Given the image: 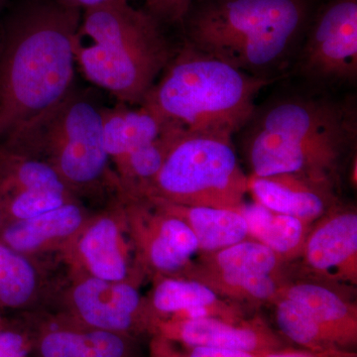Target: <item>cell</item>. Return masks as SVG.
<instances>
[{"label":"cell","instance_id":"cell-1","mask_svg":"<svg viewBox=\"0 0 357 357\" xmlns=\"http://www.w3.org/2000/svg\"><path fill=\"white\" fill-rule=\"evenodd\" d=\"M243 130L250 175L292 174L337 192L356 147V105L328 95L285 96L256 109Z\"/></svg>","mask_w":357,"mask_h":357},{"label":"cell","instance_id":"cell-2","mask_svg":"<svg viewBox=\"0 0 357 357\" xmlns=\"http://www.w3.org/2000/svg\"><path fill=\"white\" fill-rule=\"evenodd\" d=\"M81 9L23 0L0 23V144L74 88Z\"/></svg>","mask_w":357,"mask_h":357},{"label":"cell","instance_id":"cell-3","mask_svg":"<svg viewBox=\"0 0 357 357\" xmlns=\"http://www.w3.org/2000/svg\"><path fill=\"white\" fill-rule=\"evenodd\" d=\"M319 0H196L185 43L252 76L279 79Z\"/></svg>","mask_w":357,"mask_h":357},{"label":"cell","instance_id":"cell-4","mask_svg":"<svg viewBox=\"0 0 357 357\" xmlns=\"http://www.w3.org/2000/svg\"><path fill=\"white\" fill-rule=\"evenodd\" d=\"M174 53L163 24L128 0L84 9L74 40L84 77L128 105H141Z\"/></svg>","mask_w":357,"mask_h":357},{"label":"cell","instance_id":"cell-5","mask_svg":"<svg viewBox=\"0 0 357 357\" xmlns=\"http://www.w3.org/2000/svg\"><path fill=\"white\" fill-rule=\"evenodd\" d=\"M276 81L249 75L185 43L142 105L185 132L234 137L255 115L258 95Z\"/></svg>","mask_w":357,"mask_h":357},{"label":"cell","instance_id":"cell-6","mask_svg":"<svg viewBox=\"0 0 357 357\" xmlns=\"http://www.w3.org/2000/svg\"><path fill=\"white\" fill-rule=\"evenodd\" d=\"M103 109L89 91L74 86L0 146L49 164L77 197L102 188L119 195V178L103 144Z\"/></svg>","mask_w":357,"mask_h":357},{"label":"cell","instance_id":"cell-7","mask_svg":"<svg viewBox=\"0 0 357 357\" xmlns=\"http://www.w3.org/2000/svg\"><path fill=\"white\" fill-rule=\"evenodd\" d=\"M248 194V176L231 136L184 132L140 198L191 206L238 210Z\"/></svg>","mask_w":357,"mask_h":357},{"label":"cell","instance_id":"cell-8","mask_svg":"<svg viewBox=\"0 0 357 357\" xmlns=\"http://www.w3.org/2000/svg\"><path fill=\"white\" fill-rule=\"evenodd\" d=\"M295 58V72L314 86L356 83L357 0H319Z\"/></svg>","mask_w":357,"mask_h":357},{"label":"cell","instance_id":"cell-9","mask_svg":"<svg viewBox=\"0 0 357 357\" xmlns=\"http://www.w3.org/2000/svg\"><path fill=\"white\" fill-rule=\"evenodd\" d=\"M119 197L136 266L144 279L184 272L199 253L196 237L187 225L149 199Z\"/></svg>","mask_w":357,"mask_h":357},{"label":"cell","instance_id":"cell-10","mask_svg":"<svg viewBox=\"0 0 357 357\" xmlns=\"http://www.w3.org/2000/svg\"><path fill=\"white\" fill-rule=\"evenodd\" d=\"M141 284L72 276L64 296V318L89 328L138 338L155 333V319L148 309Z\"/></svg>","mask_w":357,"mask_h":357},{"label":"cell","instance_id":"cell-11","mask_svg":"<svg viewBox=\"0 0 357 357\" xmlns=\"http://www.w3.org/2000/svg\"><path fill=\"white\" fill-rule=\"evenodd\" d=\"M60 255L70 267L72 276L139 284L144 280L136 266L119 195L109 208L89 215Z\"/></svg>","mask_w":357,"mask_h":357},{"label":"cell","instance_id":"cell-12","mask_svg":"<svg viewBox=\"0 0 357 357\" xmlns=\"http://www.w3.org/2000/svg\"><path fill=\"white\" fill-rule=\"evenodd\" d=\"M290 265L303 279L342 289L357 285V213L337 204L311 225L300 257Z\"/></svg>","mask_w":357,"mask_h":357},{"label":"cell","instance_id":"cell-13","mask_svg":"<svg viewBox=\"0 0 357 357\" xmlns=\"http://www.w3.org/2000/svg\"><path fill=\"white\" fill-rule=\"evenodd\" d=\"M77 198L49 164L0 146V206L6 220L37 217Z\"/></svg>","mask_w":357,"mask_h":357},{"label":"cell","instance_id":"cell-14","mask_svg":"<svg viewBox=\"0 0 357 357\" xmlns=\"http://www.w3.org/2000/svg\"><path fill=\"white\" fill-rule=\"evenodd\" d=\"M154 335L191 347H217L269 354L285 347L283 340L260 316L239 321L218 318L165 319L157 321Z\"/></svg>","mask_w":357,"mask_h":357},{"label":"cell","instance_id":"cell-15","mask_svg":"<svg viewBox=\"0 0 357 357\" xmlns=\"http://www.w3.org/2000/svg\"><path fill=\"white\" fill-rule=\"evenodd\" d=\"M347 290L309 279L287 278L278 297L304 307L340 351L356 352L357 305Z\"/></svg>","mask_w":357,"mask_h":357},{"label":"cell","instance_id":"cell-16","mask_svg":"<svg viewBox=\"0 0 357 357\" xmlns=\"http://www.w3.org/2000/svg\"><path fill=\"white\" fill-rule=\"evenodd\" d=\"M89 215L79 199L70 202L37 217L3 223L0 243L31 259L45 253L60 255Z\"/></svg>","mask_w":357,"mask_h":357},{"label":"cell","instance_id":"cell-17","mask_svg":"<svg viewBox=\"0 0 357 357\" xmlns=\"http://www.w3.org/2000/svg\"><path fill=\"white\" fill-rule=\"evenodd\" d=\"M33 347L40 357H140L137 338L59 319L39 331Z\"/></svg>","mask_w":357,"mask_h":357},{"label":"cell","instance_id":"cell-18","mask_svg":"<svg viewBox=\"0 0 357 357\" xmlns=\"http://www.w3.org/2000/svg\"><path fill=\"white\" fill-rule=\"evenodd\" d=\"M253 201L269 210L314 223L337 203V192L292 174L248 175Z\"/></svg>","mask_w":357,"mask_h":357},{"label":"cell","instance_id":"cell-19","mask_svg":"<svg viewBox=\"0 0 357 357\" xmlns=\"http://www.w3.org/2000/svg\"><path fill=\"white\" fill-rule=\"evenodd\" d=\"M147 199L187 225L198 243V255L215 252L249 238L248 225L238 210L184 206Z\"/></svg>","mask_w":357,"mask_h":357},{"label":"cell","instance_id":"cell-20","mask_svg":"<svg viewBox=\"0 0 357 357\" xmlns=\"http://www.w3.org/2000/svg\"><path fill=\"white\" fill-rule=\"evenodd\" d=\"M172 126L144 105L130 109L128 105L119 102L112 109L105 107L103 144L112 164L129 152L156 139Z\"/></svg>","mask_w":357,"mask_h":357},{"label":"cell","instance_id":"cell-21","mask_svg":"<svg viewBox=\"0 0 357 357\" xmlns=\"http://www.w3.org/2000/svg\"><path fill=\"white\" fill-rule=\"evenodd\" d=\"M238 211L248 225L249 238L271 249L287 264L300 257L311 223L269 210L255 201L245 202Z\"/></svg>","mask_w":357,"mask_h":357},{"label":"cell","instance_id":"cell-22","mask_svg":"<svg viewBox=\"0 0 357 357\" xmlns=\"http://www.w3.org/2000/svg\"><path fill=\"white\" fill-rule=\"evenodd\" d=\"M177 276L194 279L208 286L222 299L243 307L272 305L287 276L253 273H232L204 269L191 263Z\"/></svg>","mask_w":357,"mask_h":357},{"label":"cell","instance_id":"cell-23","mask_svg":"<svg viewBox=\"0 0 357 357\" xmlns=\"http://www.w3.org/2000/svg\"><path fill=\"white\" fill-rule=\"evenodd\" d=\"M153 286L145 296L148 309L157 321L182 312L215 307L222 310L245 309L241 305L222 299L208 286L183 276H162L153 279Z\"/></svg>","mask_w":357,"mask_h":357},{"label":"cell","instance_id":"cell-24","mask_svg":"<svg viewBox=\"0 0 357 357\" xmlns=\"http://www.w3.org/2000/svg\"><path fill=\"white\" fill-rule=\"evenodd\" d=\"M185 132L177 126L167 128L156 139L112 162L121 194L140 198L163 166L174 143Z\"/></svg>","mask_w":357,"mask_h":357},{"label":"cell","instance_id":"cell-25","mask_svg":"<svg viewBox=\"0 0 357 357\" xmlns=\"http://www.w3.org/2000/svg\"><path fill=\"white\" fill-rule=\"evenodd\" d=\"M192 263L213 271L288 277L289 264L271 249L250 238L215 252L199 253Z\"/></svg>","mask_w":357,"mask_h":357},{"label":"cell","instance_id":"cell-26","mask_svg":"<svg viewBox=\"0 0 357 357\" xmlns=\"http://www.w3.org/2000/svg\"><path fill=\"white\" fill-rule=\"evenodd\" d=\"M41 281L31 258L0 243V307L22 309L38 295Z\"/></svg>","mask_w":357,"mask_h":357},{"label":"cell","instance_id":"cell-27","mask_svg":"<svg viewBox=\"0 0 357 357\" xmlns=\"http://www.w3.org/2000/svg\"><path fill=\"white\" fill-rule=\"evenodd\" d=\"M271 306L278 333L285 340L307 351H344L297 303L278 297Z\"/></svg>","mask_w":357,"mask_h":357},{"label":"cell","instance_id":"cell-28","mask_svg":"<svg viewBox=\"0 0 357 357\" xmlns=\"http://www.w3.org/2000/svg\"><path fill=\"white\" fill-rule=\"evenodd\" d=\"M195 0H145L146 10L162 24H180Z\"/></svg>","mask_w":357,"mask_h":357},{"label":"cell","instance_id":"cell-29","mask_svg":"<svg viewBox=\"0 0 357 357\" xmlns=\"http://www.w3.org/2000/svg\"><path fill=\"white\" fill-rule=\"evenodd\" d=\"M33 347L29 335L14 328H0V357H27Z\"/></svg>","mask_w":357,"mask_h":357},{"label":"cell","instance_id":"cell-30","mask_svg":"<svg viewBox=\"0 0 357 357\" xmlns=\"http://www.w3.org/2000/svg\"><path fill=\"white\" fill-rule=\"evenodd\" d=\"M185 357H265L267 354L238 351V349H217V347H191Z\"/></svg>","mask_w":357,"mask_h":357},{"label":"cell","instance_id":"cell-31","mask_svg":"<svg viewBox=\"0 0 357 357\" xmlns=\"http://www.w3.org/2000/svg\"><path fill=\"white\" fill-rule=\"evenodd\" d=\"M265 357H357L356 352L349 351H312L304 349L283 347L269 352Z\"/></svg>","mask_w":357,"mask_h":357},{"label":"cell","instance_id":"cell-32","mask_svg":"<svg viewBox=\"0 0 357 357\" xmlns=\"http://www.w3.org/2000/svg\"><path fill=\"white\" fill-rule=\"evenodd\" d=\"M149 357H185V354L171 340L153 335L149 342Z\"/></svg>","mask_w":357,"mask_h":357},{"label":"cell","instance_id":"cell-33","mask_svg":"<svg viewBox=\"0 0 357 357\" xmlns=\"http://www.w3.org/2000/svg\"><path fill=\"white\" fill-rule=\"evenodd\" d=\"M60 3L64 4L66 6L74 7L77 9L89 8L98 6V4L102 3V2L107 1V0H57Z\"/></svg>","mask_w":357,"mask_h":357},{"label":"cell","instance_id":"cell-34","mask_svg":"<svg viewBox=\"0 0 357 357\" xmlns=\"http://www.w3.org/2000/svg\"><path fill=\"white\" fill-rule=\"evenodd\" d=\"M351 182L352 185H356V155L354 156V159L352 160V165L351 169Z\"/></svg>","mask_w":357,"mask_h":357},{"label":"cell","instance_id":"cell-35","mask_svg":"<svg viewBox=\"0 0 357 357\" xmlns=\"http://www.w3.org/2000/svg\"><path fill=\"white\" fill-rule=\"evenodd\" d=\"M9 0H0V14L4 10V8L8 6Z\"/></svg>","mask_w":357,"mask_h":357},{"label":"cell","instance_id":"cell-36","mask_svg":"<svg viewBox=\"0 0 357 357\" xmlns=\"http://www.w3.org/2000/svg\"><path fill=\"white\" fill-rule=\"evenodd\" d=\"M3 225V213H2L1 206H0V229Z\"/></svg>","mask_w":357,"mask_h":357},{"label":"cell","instance_id":"cell-37","mask_svg":"<svg viewBox=\"0 0 357 357\" xmlns=\"http://www.w3.org/2000/svg\"><path fill=\"white\" fill-rule=\"evenodd\" d=\"M4 321H3V319H2V317L0 316V328H4Z\"/></svg>","mask_w":357,"mask_h":357}]
</instances>
